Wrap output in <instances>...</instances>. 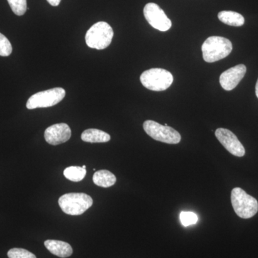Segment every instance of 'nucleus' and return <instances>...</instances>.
I'll return each mask as SVG.
<instances>
[{
    "label": "nucleus",
    "instance_id": "nucleus-1",
    "mask_svg": "<svg viewBox=\"0 0 258 258\" xmlns=\"http://www.w3.org/2000/svg\"><path fill=\"white\" fill-rule=\"evenodd\" d=\"M202 50L205 62H215L230 55L232 50V44L225 37L212 36L204 42Z\"/></svg>",
    "mask_w": 258,
    "mask_h": 258
},
{
    "label": "nucleus",
    "instance_id": "nucleus-2",
    "mask_svg": "<svg viewBox=\"0 0 258 258\" xmlns=\"http://www.w3.org/2000/svg\"><path fill=\"white\" fill-rule=\"evenodd\" d=\"M231 203L237 216L242 219H249L258 211L257 200L250 196L241 188L236 187L231 192Z\"/></svg>",
    "mask_w": 258,
    "mask_h": 258
},
{
    "label": "nucleus",
    "instance_id": "nucleus-3",
    "mask_svg": "<svg viewBox=\"0 0 258 258\" xmlns=\"http://www.w3.org/2000/svg\"><path fill=\"white\" fill-rule=\"evenodd\" d=\"M113 37V30L106 22H98L88 30L86 42L88 47L103 50L109 46Z\"/></svg>",
    "mask_w": 258,
    "mask_h": 258
},
{
    "label": "nucleus",
    "instance_id": "nucleus-4",
    "mask_svg": "<svg viewBox=\"0 0 258 258\" xmlns=\"http://www.w3.org/2000/svg\"><path fill=\"white\" fill-rule=\"evenodd\" d=\"M58 204L67 215H81L92 206L93 199L85 193H69L59 198Z\"/></svg>",
    "mask_w": 258,
    "mask_h": 258
},
{
    "label": "nucleus",
    "instance_id": "nucleus-5",
    "mask_svg": "<svg viewBox=\"0 0 258 258\" xmlns=\"http://www.w3.org/2000/svg\"><path fill=\"white\" fill-rule=\"evenodd\" d=\"M144 87L153 91H163L169 88L174 81L169 71L162 69H152L144 71L140 76Z\"/></svg>",
    "mask_w": 258,
    "mask_h": 258
},
{
    "label": "nucleus",
    "instance_id": "nucleus-6",
    "mask_svg": "<svg viewBox=\"0 0 258 258\" xmlns=\"http://www.w3.org/2000/svg\"><path fill=\"white\" fill-rule=\"evenodd\" d=\"M143 127L146 133L154 140L169 144H179L181 142V137L179 132L168 125L148 120L144 122Z\"/></svg>",
    "mask_w": 258,
    "mask_h": 258
},
{
    "label": "nucleus",
    "instance_id": "nucleus-7",
    "mask_svg": "<svg viewBox=\"0 0 258 258\" xmlns=\"http://www.w3.org/2000/svg\"><path fill=\"white\" fill-rule=\"evenodd\" d=\"M66 96V91L62 88H54L32 95L27 102L28 109L47 108L55 106Z\"/></svg>",
    "mask_w": 258,
    "mask_h": 258
},
{
    "label": "nucleus",
    "instance_id": "nucleus-8",
    "mask_svg": "<svg viewBox=\"0 0 258 258\" xmlns=\"http://www.w3.org/2000/svg\"><path fill=\"white\" fill-rule=\"evenodd\" d=\"M144 15L149 25L159 31L166 32L171 28L170 19L168 18L164 10L155 3H148L146 5Z\"/></svg>",
    "mask_w": 258,
    "mask_h": 258
},
{
    "label": "nucleus",
    "instance_id": "nucleus-9",
    "mask_svg": "<svg viewBox=\"0 0 258 258\" xmlns=\"http://www.w3.org/2000/svg\"><path fill=\"white\" fill-rule=\"evenodd\" d=\"M215 136L222 145L232 155L242 157L245 154V149L235 134L228 129L220 128L215 132Z\"/></svg>",
    "mask_w": 258,
    "mask_h": 258
},
{
    "label": "nucleus",
    "instance_id": "nucleus-10",
    "mask_svg": "<svg viewBox=\"0 0 258 258\" xmlns=\"http://www.w3.org/2000/svg\"><path fill=\"white\" fill-rule=\"evenodd\" d=\"M246 71L247 69L243 64H237L235 67L227 70L220 76V85L225 91H232L237 87L241 80L243 79Z\"/></svg>",
    "mask_w": 258,
    "mask_h": 258
},
{
    "label": "nucleus",
    "instance_id": "nucleus-11",
    "mask_svg": "<svg viewBox=\"0 0 258 258\" xmlns=\"http://www.w3.org/2000/svg\"><path fill=\"white\" fill-rule=\"evenodd\" d=\"M45 141L51 145L66 143L71 137V129L66 123H57L50 125L45 130Z\"/></svg>",
    "mask_w": 258,
    "mask_h": 258
},
{
    "label": "nucleus",
    "instance_id": "nucleus-12",
    "mask_svg": "<svg viewBox=\"0 0 258 258\" xmlns=\"http://www.w3.org/2000/svg\"><path fill=\"white\" fill-rule=\"evenodd\" d=\"M45 247L51 252L59 257H69L73 254L71 244L63 241L47 240L44 242Z\"/></svg>",
    "mask_w": 258,
    "mask_h": 258
},
{
    "label": "nucleus",
    "instance_id": "nucleus-13",
    "mask_svg": "<svg viewBox=\"0 0 258 258\" xmlns=\"http://www.w3.org/2000/svg\"><path fill=\"white\" fill-rule=\"evenodd\" d=\"M81 139L88 143H106L111 140V136L103 131L90 128L83 132Z\"/></svg>",
    "mask_w": 258,
    "mask_h": 258
},
{
    "label": "nucleus",
    "instance_id": "nucleus-14",
    "mask_svg": "<svg viewBox=\"0 0 258 258\" xmlns=\"http://www.w3.org/2000/svg\"><path fill=\"white\" fill-rule=\"evenodd\" d=\"M93 181L97 186L108 188L113 186L116 182V177L111 171L100 170L95 172L93 176Z\"/></svg>",
    "mask_w": 258,
    "mask_h": 258
},
{
    "label": "nucleus",
    "instance_id": "nucleus-15",
    "mask_svg": "<svg viewBox=\"0 0 258 258\" xmlns=\"http://www.w3.org/2000/svg\"><path fill=\"white\" fill-rule=\"evenodd\" d=\"M218 18L222 23L230 26L240 27L244 23V18L240 13L233 11H222L218 14Z\"/></svg>",
    "mask_w": 258,
    "mask_h": 258
},
{
    "label": "nucleus",
    "instance_id": "nucleus-16",
    "mask_svg": "<svg viewBox=\"0 0 258 258\" xmlns=\"http://www.w3.org/2000/svg\"><path fill=\"white\" fill-rule=\"evenodd\" d=\"M63 174L66 179L74 182L82 181L86 175V169L82 166H69L64 170Z\"/></svg>",
    "mask_w": 258,
    "mask_h": 258
},
{
    "label": "nucleus",
    "instance_id": "nucleus-17",
    "mask_svg": "<svg viewBox=\"0 0 258 258\" xmlns=\"http://www.w3.org/2000/svg\"><path fill=\"white\" fill-rule=\"evenodd\" d=\"M13 13L18 16H22L27 11V0H8Z\"/></svg>",
    "mask_w": 258,
    "mask_h": 258
},
{
    "label": "nucleus",
    "instance_id": "nucleus-18",
    "mask_svg": "<svg viewBox=\"0 0 258 258\" xmlns=\"http://www.w3.org/2000/svg\"><path fill=\"white\" fill-rule=\"evenodd\" d=\"M180 220L184 227L195 225L198 221V217L192 212H181L180 214Z\"/></svg>",
    "mask_w": 258,
    "mask_h": 258
},
{
    "label": "nucleus",
    "instance_id": "nucleus-19",
    "mask_svg": "<svg viewBox=\"0 0 258 258\" xmlns=\"http://www.w3.org/2000/svg\"><path fill=\"white\" fill-rule=\"evenodd\" d=\"M13 47L8 38L0 33V56L8 57L11 55Z\"/></svg>",
    "mask_w": 258,
    "mask_h": 258
},
{
    "label": "nucleus",
    "instance_id": "nucleus-20",
    "mask_svg": "<svg viewBox=\"0 0 258 258\" xmlns=\"http://www.w3.org/2000/svg\"><path fill=\"white\" fill-rule=\"evenodd\" d=\"M9 258H37L32 252L23 248H13L8 252Z\"/></svg>",
    "mask_w": 258,
    "mask_h": 258
},
{
    "label": "nucleus",
    "instance_id": "nucleus-21",
    "mask_svg": "<svg viewBox=\"0 0 258 258\" xmlns=\"http://www.w3.org/2000/svg\"><path fill=\"white\" fill-rule=\"evenodd\" d=\"M47 1L52 6L56 7L60 5L61 0H47Z\"/></svg>",
    "mask_w": 258,
    "mask_h": 258
},
{
    "label": "nucleus",
    "instance_id": "nucleus-22",
    "mask_svg": "<svg viewBox=\"0 0 258 258\" xmlns=\"http://www.w3.org/2000/svg\"><path fill=\"white\" fill-rule=\"evenodd\" d=\"M255 93H256V96H257V98H258V79H257V83H256Z\"/></svg>",
    "mask_w": 258,
    "mask_h": 258
},
{
    "label": "nucleus",
    "instance_id": "nucleus-23",
    "mask_svg": "<svg viewBox=\"0 0 258 258\" xmlns=\"http://www.w3.org/2000/svg\"><path fill=\"white\" fill-rule=\"evenodd\" d=\"M82 168H83V169H86V165H83V166H82Z\"/></svg>",
    "mask_w": 258,
    "mask_h": 258
}]
</instances>
